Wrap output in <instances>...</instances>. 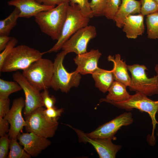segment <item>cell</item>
I'll list each match as a JSON object with an SVG mask.
<instances>
[{"instance_id": "cell-1", "label": "cell", "mask_w": 158, "mask_h": 158, "mask_svg": "<svg viewBox=\"0 0 158 158\" xmlns=\"http://www.w3.org/2000/svg\"><path fill=\"white\" fill-rule=\"evenodd\" d=\"M69 3H65L34 17L41 31L54 40H58L66 18Z\"/></svg>"}, {"instance_id": "cell-2", "label": "cell", "mask_w": 158, "mask_h": 158, "mask_svg": "<svg viewBox=\"0 0 158 158\" xmlns=\"http://www.w3.org/2000/svg\"><path fill=\"white\" fill-rule=\"evenodd\" d=\"M90 18L82 13L77 4H69L67 16L59 39L51 49L44 54L57 52L64 43L79 30L88 25Z\"/></svg>"}, {"instance_id": "cell-3", "label": "cell", "mask_w": 158, "mask_h": 158, "mask_svg": "<svg viewBox=\"0 0 158 158\" xmlns=\"http://www.w3.org/2000/svg\"><path fill=\"white\" fill-rule=\"evenodd\" d=\"M44 54L39 50L25 45L15 47L5 59L0 72H9L24 70L42 58Z\"/></svg>"}, {"instance_id": "cell-4", "label": "cell", "mask_w": 158, "mask_h": 158, "mask_svg": "<svg viewBox=\"0 0 158 158\" xmlns=\"http://www.w3.org/2000/svg\"><path fill=\"white\" fill-rule=\"evenodd\" d=\"M54 72V63L51 60L41 58L23 70V75L40 91L48 89Z\"/></svg>"}, {"instance_id": "cell-5", "label": "cell", "mask_w": 158, "mask_h": 158, "mask_svg": "<svg viewBox=\"0 0 158 158\" xmlns=\"http://www.w3.org/2000/svg\"><path fill=\"white\" fill-rule=\"evenodd\" d=\"M66 55L62 50L57 54L54 62V72L51 87L55 91L60 90L67 93L73 87L79 85L81 78L80 74L75 71L68 72L63 64V59Z\"/></svg>"}, {"instance_id": "cell-6", "label": "cell", "mask_w": 158, "mask_h": 158, "mask_svg": "<svg viewBox=\"0 0 158 158\" xmlns=\"http://www.w3.org/2000/svg\"><path fill=\"white\" fill-rule=\"evenodd\" d=\"M128 68L131 75L128 86L130 91L140 93L147 96L158 94L157 75L149 78L145 72L147 69L144 65L134 64L128 65Z\"/></svg>"}, {"instance_id": "cell-7", "label": "cell", "mask_w": 158, "mask_h": 158, "mask_svg": "<svg viewBox=\"0 0 158 158\" xmlns=\"http://www.w3.org/2000/svg\"><path fill=\"white\" fill-rule=\"evenodd\" d=\"M111 104L127 111L136 109L141 111L147 113L151 119L152 125L150 140L152 142H154V133L156 124H158L155 118L156 114L158 112V101L152 100L142 94L136 93L134 95H131L129 98L126 101Z\"/></svg>"}, {"instance_id": "cell-8", "label": "cell", "mask_w": 158, "mask_h": 158, "mask_svg": "<svg viewBox=\"0 0 158 158\" xmlns=\"http://www.w3.org/2000/svg\"><path fill=\"white\" fill-rule=\"evenodd\" d=\"M44 109L43 107L38 108L25 116L26 124L25 128L27 132L48 138L54 136L59 123L48 119L44 114Z\"/></svg>"}, {"instance_id": "cell-9", "label": "cell", "mask_w": 158, "mask_h": 158, "mask_svg": "<svg viewBox=\"0 0 158 158\" xmlns=\"http://www.w3.org/2000/svg\"><path fill=\"white\" fill-rule=\"evenodd\" d=\"M97 35L95 27L87 25L78 30L64 43L61 49L67 54L74 52L77 55L87 52V44Z\"/></svg>"}, {"instance_id": "cell-10", "label": "cell", "mask_w": 158, "mask_h": 158, "mask_svg": "<svg viewBox=\"0 0 158 158\" xmlns=\"http://www.w3.org/2000/svg\"><path fill=\"white\" fill-rule=\"evenodd\" d=\"M12 76L14 81L21 86L25 94V105L23 110L25 117L37 108L44 106L40 91L30 83L22 73L17 71L13 74Z\"/></svg>"}, {"instance_id": "cell-11", "label": "cell", "mask_w": 158, "mask_h": 158, "mask_svg": "<svg viewBox=\"0 0 158 158\" xmlns=\"http://www.w3.org/2000/svg\"><path fill=\"white\" fill-rule=\"evenodd\" d=\"M133 121L131 113L125 112L99 126L90 133H86L91 138L114 139L115 138L114 137L115 134L122 127L129 125Z\"/></svg>"}, {"instance_id": "cell-12", "label": "cell", "mask_w": 158, "mask_h": 158, "mask_svg": "<svg viewBox=\"0 0 158 158\" xmlns=\"http://www.w3.org/2000/svg\"><path fill=\"white\" fill-rule=\"evenodd\" d=\"M71 127L77 133L79 140L92 145L100 158H115L117 152L121 148V145L114 144L111 139L91 138L82 131Z\"/></svg>"}, {"instance_id": "cell-13", "label": "cell", "mask_w": 158, "mask_h": 158, "mask_svg": "<svg viewBox=\"0 0 158 158\" xmlns=\"http://www.w3.org/2000/svg\"><path fill=\"white\" fill-rule=\"evenodd\" d=\"M25 105V101L23 97H20L14 99L9 111L4 117L10 125L8 134L10 139L17 138L26 126V121L22 114Z\"/></svg>"}, {"instance_id": "cell-14", "label": "cell", "mask_w": 158, "mask_h": 158, "mask_svg": "<svg viewBox=\"0 0 158 158\" xmlns=\"http://www.w3.org/2000/svg\"><path fill=\"white\" fill-rule=\"evenodd\" d=\"M17 139L25 150L32 157H37L51 143L47 138L32 133H21Z\"/></svg>"}, {"instance_id": "cell-15", "label": "cell", "mask_w": 158, "mask_h": 158, "mask_svg": "<svg viewBox=\"0 0 158 158\" xmlns=\"http://www.w3.org/2000/svg\"><path fill=\"white\" fill-rule=\"evenodd\" d=\"M101 55L98 49H93L88 52L77 55L74 59L77 65L75 71L82 75L92 74L99 68L98 61Z\"/></svg>"}, {"instance_id": "cell-16", "label": "cell", "mask_w": 158, "mask_h": 158, "mask_svg": "<svg viewBox=\"0 0 158 158\" xmlns=\"http://www.w3.org/2000/svg\"><path fill=\"white\" fill-rule=\"evenodd\" d=\"M7 4L19 10V18H26L34 17L41 12L49 10L55 7L40 4L36 0H11Z\"/></svg>"}, {"instance_id": "cell-17", "label": "cell", "mask_w": 158, "mask_h": 158, "mask_svg": "<svg viewBox=\"0 0 158 158\" xmlns=\"http://www.w3.org/2000/svg\"><path fill=\"white\" fill-rule=\"evenodd\" d=\"M144 16L141 13L137 15H129L125 20L123 30L129 39H136L142 35L145 30Z\"/></svg>"}, {"instance_id": "cell-18", "label": "cell", "mask_w": 158, "mask_h": 158, "mask_svg": "<svg viewBox=\"0 0 158 158\" xmlns=\"http://www.w3.org/2000/svg\"><path fill=\"white\" fill-rule=\"evenodd\" d=\"M140 1L136 0H121V3L114 20L119 28L123 26L126 19L129 15L141 13Z\"/></svg>"}, {"instance_id": "cell-19", "label": "cell", "mask_w": 158, "mask_h": 158, "mask_svg": "<svg viewBox=\"0 0 158 158\" xmlns=\"http://www.w3.org/2000/svg\"><path fill=\"white\" fill-rule=\"evenodd\" d=\"M108 61L113 62V68L112 70L115 81L120 82L128 86L130 84L131 78L128 73V65L125 61H123L121 59V55L119 54L114 56L109 55L107 57Z\"/></svg>"}, {"instance_id": "cell-20", "label": "cell", "mask_w": 158, "mask_h": 158, "mask_svg": "<svg viewBox=\"0 0 158 158\" xmlns=\"http://www.w3.org/2000/svg\"><path fill=\"white\" fill-rule=\"evenodd\" d=\"M126 87L122 83L114 80L108 90V94L105 98L100 100V102H104L111 104L127 100L131 95L127 91Z\"/></svg>"}, {"instance_id": "cell-21", "label": "cell", "mask_w": 158, "mask_h": 158, "mask_svg": "<svg viewBox=\"0 0 158 158\" xmlns=\"http://www.w3.org/2000/svg\"><path fill=\"white\" fill-rule=\"evenodd\" d=\"M92 75L95 86L104 93L108 91L114 81L112 70H107L99 67Z\"/></svg>"}, {"instance_id": "cell-22", "label": "cell", "mask_w": 158, "mask_h": 158, "mask_svg": "<svg viewBox=\"0 0 158 158\" xmlns=\"http://www.w3.org/2000/svg\"><path fill=\"white\" fill-rule=\"evenodd\" d=\"M19 13V10L15 7L8 17L0 21V35H9L11 30L16 25Z\"/></svg>"}, {"instance_id": "cell-23", "label": "cell", "mask_w": 158, "mask_h": 158, "mask_svg": "<svg viewBox=\"0 0 158 158\" xmlns=\"http://www.w3.org/2000/svg\"><path fill=\"white\" fill-rule=\"evenodd\" d=\"M146 23L148 37L158 39V12L147 15Z\"/></svg>"}, {"instance_id": "cell-24", "label": "cell", "mask_w": 158, "mask_h": 158, "mask_svg": "<svg viewBox=\"0 0 158 158\" xmlns=\"http://www.w3.org/2000/svg\"><path fill=\"white\" fill-rule=\"evenodd\" d=\"M22 90L20 85L16 81H8L0 79V97L8 98L12 93Z\"/></svg>"}, {"instance_id": "cell-25", "label": "cell", "mask_w": 158, "mask_h": 158, "mask_svg": "<svg viewBox=\"0 0 158 158\" xmlns=\"http://www.w3.org/2000/svg\"><path fill=\"white\" fill-rule=\"evenodd\" d=\"M10 151L8 158H30L28 153L17 141V138L10 139Z\"/></svg>"}, {"instance_id": "cell-26", "label": "cell", "mask_w": 158, "mask_h": 158, "mask_svg": "<svg viewBox=\"0 0 158 158\" xmlns=\"http://www.w3.org/2000/svg\"><path fill=\"white\" fill-rule=\"evenodd\" d=\"M121 4V0H106L104 16L107 19L114 20Z\"/></svg>"}, {"instance_id": "cell-27", "label": "cell", "mask_w": 158, "mask_h": 158, "mask_svg": "<svg viewBox=\"0 0 158 158\" xmlns=\"http://www.w3.org/2000/svg\"><path fill=\"white\" fill-rule=\"evenodd\" d=\"M141 13L144 16L158 12V4L155 0H141Z\"/></svg>"}, {"instance_id": "cell-28", "label": "cell", "mask_w": 158, "mask_h": 158, "mask_svg": "<svg viewBox=\"0 0 158 158\" xmlns=\"http://www.w3.org/2000/svg\"><path fill=\"white\" fill-rule=\"evenodd\" d=\"M106 0H91L89 6L93 16H104Z\"/></svg>"}, {"instance_id": "cell-29", "label": "cell", "mask_w": 158, "mask_h": 158, "mask_svg": "<svg viewBox=\"0 0 158 158\" xmlns=\"http://www.w3.org/2000/svg\"><path fill=\"white\" fill-rule=\"evenodd\" d=\"M69 4L78 5L81 11L85 16L90 18L93 17L88 0H70Z\"/></svg>"}, {"instance_id": "cell-30", "label": "cell", "mask_w": 158, "mask_h": 158, "mask_svg": "<svg viewBox=\"0 0 158 158\" xmlns=\"http://www.w3.org/2000/svg\"><path fill=\"white\" fill-rule=\"evenodd\" d=\"M18 42V41L16 37H11L5 48L0 53V69L1 68L5 59L12 51Z\"/></svg>"}, {"instance_id": "cell-31", "label": "cell", "mask_w": 158, "mask_h": 158, "mask_svg": "<svg viewBox=\"0 0 158 158\" xmlns=\"http://www.w3.org/2000/svg\"><path fill=\"white\" fill-rule=\"evenodd\" d=\"M63 111V108L58 109L55 106L44 109V112L46 117L52 121H58L59 117Z\"/></svg>"}, {"instance_id": "cell-32", "label": "cell", "mask_w": 158, "mask_h": 158, "mask_svg": "<svg viewBox=\"0 0 158 158\" xmlns=\"http://www.w3.org/2000/svg\"><path fill=\"white\" fill-rule=\"evenodd\" d=\"M10 139L8 134L0 138V158H7L8 154Z\"/></svg>"}, {"instance_id": "cell-33", "label": "cell", "mask_w": 158, "mask_h": 158, "mask_svg": "<svg viewBox=\"0 0 158 158\" xmlns=\"http://www.w3.org/2000/svg\"><path fill=\"white\" fill-rule=\"evenodd\" d=\"M41 96L42 102L44 106L46 108H49L54 107V105L56 101V99L55 97L49 95L48 89L43 90L41 92Z\"/></svg>"}, {"instance_id": "cell-34", "label": "cell", "mask_w": 158, "mask_h": 158, "mask_svg": "<svg viewBox=\"0 0 158 158\" xmlns=\"http://www.w3.org/2000/svg\"><path fill=\"white\" fill-rule=\"evenodd\" d=\"M9 98L0 97V117H4L10 110Z\"/></svg>"}, {"instance_id": "cell-35", "label": "cell", "mask_w": 158, "mask_h": 158, "mask_svg": "<svg viewBox=\"0 0 158 158\" xmlns=\"http://www.w3.org/2000/svg\"><path fill=\"white\" fill-rule=\"evenodd\" d=\"M7 120L4 117H0V136H3L8 133L10 128Z\"/></svg>"}, {"instance_id": "cell-36", "label": "cell", "mask_w": 158, "mask_h": 158, "mask_svg": "<svg viewBox=\"0 0 158 158\" xmlns=\"http://www.w3.org/2000/svg\"><path fill=\"white\" fill-rule=\"evenodd\" d=\"M38 3L47 6L58 5L60 4L70 2V0H36Z\"/></svg>"}, {"instance_id": "cell-37", "label": "cell", "mask_w": 158, "mask_h": 158, "mask_svg": "<svg viewBox=\"0 0 158 158\" xmlns=\"http://www.w3.org/2000/svg\"><path fill=\"white\" fill-rule=\"evenodd\" d=\"M11 37L7 35H0V51H2L6 47Z\"/></svg>"}, {"instance_id": "cell-38", "label": "cell", "mask_w": 158, "mask_h": 158, "mask_svg": "<svg viewBox=\"0 0 158 158\" xmlns=\"http://www.w3.org/2000/svg\"><path fill=\"white\" fill-rule=\"evenodd\" d=\"M155 70L157 74V76L158 77V64H157L155 67Z\"/></svg>"}, {"instance_id": "cell-39", "label": "cell", "mask_w": 158, "mask_h": 158, "mask_svg": "<svg viewBox=\"0 0 158 158\" xmlns=\"http://www.w3.org/2000/svg\"><path fill=\"white\" fill-rule=\"evenodd\" d=\"M157 3V4H158V0H155Z\"/></svg>"}, {"instance_id": "cell-40", "label": "cell", "mask_w": 158, "mask_h": 158, "mask_svg": "<svg viewBox=\"0 0 158 158\" xmlns=\"http://www.w3.org/2000/svg\"><path fill=\"white\" fill-rule=\"evenodd\" d=\"M157 135L158 136V133L157 134Z\"/></svg>"}]
</instances>
